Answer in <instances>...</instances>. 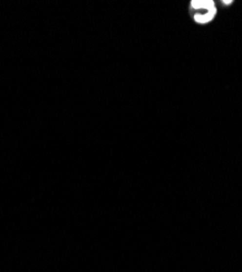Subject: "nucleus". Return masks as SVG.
I'll use <instances>...</instances> for the list:
<instances>
[{
	"label": "nucleus",
	"mask_w": 242,
	"mask_h": 272,
	"mask_svg": "<svg viewBox=\"0 0 242 272\" xmlns=\"http://www.w3.org/2000/svg\"><path fill=\"white\" fill-rule=\"evenodd\" d=\"M190 10L193 12V21L200 25L208 24L217 16V7L213 0H192Z\"/></svg>",
	"instance_id": "nucleus-1"
},
{
	"label": "nucleus",
	"mask_w": 242,
	"mask_h": 272,
	"mask_svg": "<svg viewBox=\"0 0 242 272\" xmlns=\"http://www.w3.org/2000/svg\"><path fill=\"white\" fill-rule=\"evenodd\" d=\"M222 3H224V4H225V6H226V4H227V6H229V4H231V3H232V2H234V1H232V0H230V1H222Z\"/></svg>",
	"instance_id": "nucleus-2"
}]
</instances>
